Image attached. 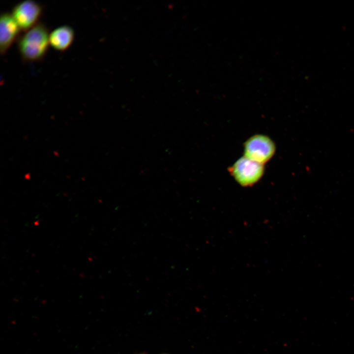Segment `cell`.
Returning a JSON list of instances; mask_svg holds the SVG:
<instances>
[{
  "label": "cell",
  "instance_id": "cell-6",
  "mask_svg": "<svg viewBox=\"0 0 354 354\" xmlns=\"http://www.w3.org/2000/svg\"><path fill=\"white\" fill-rule=\"evenodd\" d=\"M74 37V30L71 27L59 26L50 32V46L57 51H64L71 46Z\"/></svg>",
  "mask_w": 354,
  "mask_h": 354
},
{
  "label": "cell",
  "instance_id": "cell-1",
  "mask_svg": "<svg viewBox=\"0 0 354 354\" xmlns=\"http://www.w3.org/2000/svg\"><path fill=\"white\" fill-rule=\"evenodd\" d=\"M49 35L46 26L39 22L20 36L18 48L22 59L27 62L42 59L50 46Z\"/></svg>",
  "mask_w": 354,
  "mask_h": 354
},
{
  "label": "cell",
  "instance_id": "cell-4",
  "mask_svg": "<svg viewBox=\"0 0 354 354\" xmlns=\"http://www.w3.org/2000/svg\"><path fill=\"white\" fill-rule=\"evenodd\" d=\"M42 11L40 4L33 0H25L13 7L11 14L21 30L25 32L39 22Z\"/></svg>",
  "mask_w": 354,
  "mask_h": 354
},
{
  "label": "cell",
  "instance_id": "cell-3",
  "mask_svg": "<svg viewBox=\"0 0 354 354\" xmlns=\"http://www.w3.org/2000/svg\"><path fill=\"white\" fill-rule=\"evenodd\" d=\"M275 151L273 141L262 134L252 136L244 144V156L263 165L270 159Z\"/></svg>",
  "mask_w": 354,
  "mask_h": 354
},
{
  "label": "cell",
  "instance_id": "cell-5",
  "mask_svg": "<svg viewBox=\"0 0 354 354\" xmlns=\"http://www.w3.org/2000/svg\"><path fill=\"white\" fill-rule=\"evenodd\" d=\"M21 29L11 13L2 12L0 17V52L4 55L20 37Z\"/></svg>",
  "mask_w": 354,
  "mask_h": 354
},
{
  "label": "cell",
  "instance_id": "cell-8",
  "mask_svg": "<svg viewBox=\"0 0 354 354\" xmlns=\"http://www.w3.org/2000/svg\"></svg>",
  "mask_w": 354,
  "mask_h": 354
},
{
  "label": "cell",
  "instance_id": "cell-7",
  "mask_svg": "<svg viewBox=\"0 0 354 354\" xmlns=\"http://www.w3.org/2000/svg\"></svg>",
  "mask_w": 354,
  "mask_h": 354
},
{
  "label": "cell",
  "instance_id": "cell-2",
  "mask_svg": "<svg viewBox=\"0 0 354 354\" xmlns=\"http://www.w3.org/2000/svg\"><path fill=\"white\" fill-rule=\"evenodd\" d=\"M230 173L241 186H252L263 176V164L254 161L245 156L238 159L230 168Z\"/></svg>",
  "mask_w": 354,
  "mask_h": 354
}]
</instances>
